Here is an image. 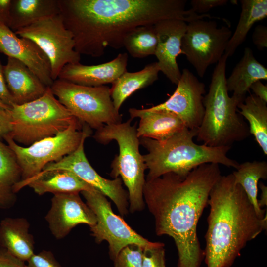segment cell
I'll list each match as a JSON object with an SVG mask.
<instances>
[{
	"label": "cell",
	"instance_id": "cell-1",
	"mask_svg": "<svg viewBox=\"0 0 267 267\" xmlns=\"http://www.w3.org/2000/svg\"><path fill=\"white\" fill-rule=\"evenodd\" d=\"M185 0H58L63 23L80 55H103L107 47H123L126 35L141 25L166 19L190 22L198 14Z\"/></svg>",
	"mask_w": 267,
	"mask_h": 267
},
{
	"label": "cell",
	"instance_id": "cell-2",
	"mask_svg": "<svg viewBox=\"0 0 267 267\" xmlns=\"http://www.w3.org/2000/svg\"><path fill=\"white\" fill-rule=\"evenodd\" d=\"M219 165L202 164L181 177L170 172L146 180L143 198L155 220L157 235L174 239L178 267H199L204 257L197 234L209 194L221 176Z\"/></svg>",
	"mask_w": 267,
	"mask_h": 267
},
{
	"label": "cell",
	"instance_id": "cell-3",
	"mask_svg": "<svg viewBox=\"0 0 267 267\" xmlns=\"http://www.w3.org/2000/svg\"><path fill=\"white\" fill-rule=\"evenodd\" d=\"M204 251L207 267H230L247 243L267 230V215L257 214L232 174L221 176L209 194Z\"/></svg>",
	"mask_w": 267,
	"mask_h": 267
},
{
	"label": "cell",
	"instance_id": "cell-4",
	"mask_svg": "<svg viewBox=\"0 0 267 267\" xmlns=\"http://www.w3.org/2000/svg\"><path fill=\"white\" fill-rule=\"evenodd\" d=\"M197 129L185 127L169 138L158 141L140 138V145L147 150L143 155L148 170L146 180L172 172L184 178L193 169L206 163L222 164L236 169L239 164L229 158L231 147H211L193 141Z\"/></svg>",
	"mask_w": 267,
	"mask_h": 267
},
{
	"label": "cell",
	"instance_id": "cell-5",
	"mask_svg": "<svg viewBox=\"0 0 267 267\" xmlns=\"http://www.w3.org/2000/svg\"><path fill=\"white\" fill-rule=\"evenodd\" d=\"M224 54L213 71L208 93L204 96V115L197 129V140L211 147H231L251 134L249 126L238 113L239 102L229 96L226 86Z\"/></svg>",
	"mask_w": 267,
	"mask_h": 267
},
{
	"label": "cell",
	"instance_id": "cell-6",
	"mask_svg": "<svg viewBox=\"0 0 267 267\" xmlns=\"http://www.w3.org/2000/svg\"><path fill=\"white\" fill-rule=\"evenodd\" d=\"M131 118L125 122L104 125L96 130L93 137L96 141L107 144L117 142L119 154L111 163L110 176L120 177L128 189L129 211L132 213L142 210L144 207L143 188L147 170L143 155L139 151V138L136 125H131Z\"/></svg>",
	"mask_w": 267,
	"mask_h": 267
},
{
	"label": "cell",
	"instance_id": "cell-7",
	"mask_svg": "<svg viewBox=\"0 0 267 267\" xmlns=\"http://www.w3.org/2000/svg\"><path fill=\"white\" fill-rule=\"evenodd\" d=\"M11 130L9 135L26 146L53 136L66 130L76 119L47 87L44 94L10 109Z\"/></svg>",
	"mask_w": 267,
	"mask_h": 267
},
{
	"label": "cell",
	"instance_id": "cell-8",
	"mask_svg": "<svg viewBox=\"0 0 267 267\" xmlns=\"http://www.w3.org/2000/svg\"><path fill=\"white\" fill-rule=\"evenodd\" d=\"M53 94L81 123L96 129L122 122L114 107L110 88L90 87L57 79L50 87Z\"/></svg>",
	"mask_w": 267,
	"mask_h": 267
},
{
	"label": "cell",
	"instance_id": "cell-9",
	"mask_svg": "<svg viewBox=\"0 0 267 267\" xmlns=\"http://www.w3.org/2000/svg\"><path fill=\"white\" fill-rule=\"evenodd\" d=\"M75 120L65 130L28 146L18 144L9 135L4 140L15 153L21 171L20 180L30 178L40 173L48 163L56 162L74 152L79 146L86 125Z\"/></svg>",
	"mask_w": 267,
	"mask_h": 267
},
{
	"label": "cell",
	"instance_id": "cell-10",
	"mask_svg": "<svg viewBox=\"0 0 267 267\" xmlns=\"http://www.w3.org/2000/svg\"><path fill=\"white\" fill-rule=\"evenodd\" d=\"M15 33L34 41L46 54L53 81L66 65L80 62L81 55L75 49L73 35L60 13L41 19Z\"/></svg>",
	"mask_w": 267,
	"mask_h": 267
},
{
	"label": "cell",
	"instance_id": "cell-11",
	"mask_svg": "<svg viewBox=\"0 0 267 267\" xmlns=\"http://www.w3.org/2000/svg\"><path fill=\"white\" fill-rule=\"evenodd\" d=\"M232 34L229 27L218 28L214 21L202 19L188 23L181 48L200 77H204L209 66L221 59Z\"/></svg>",
	"mask_w": 267,
	"mask_h": 267
},
{
	"label": "cell",
	"instance_id": "cell-12",
	"mask_svg": "<svg viewBox=\"0 0 267 267\" xmlns=\"http://www.w3.org/2000/svg\"><path fill=\"white\" fill-rule=\"evenodd\" d=\"M81 193L96 216V224L90 227L91 235L97 243L104 240L108 242L109 256L113 261L121 250L129 245L134 244L145 247L155 243L138 234L116 215L110 203L99 191L95 189Z\"/></svg>",
	"mask_w": 267,
	"mask_h": 267
},
{
	"label": "cell",
	"instance_id": "cell-13",
	"mask_svg": "<svg viewBox=\"0 0 267 267\" xmlns=\"http://www.w3.org/2000/svg\"><path fill=\"white\" fill-rule=\"evenodd\" d=\"M90 128L86 130L78 147L59 161L47 164L42 171L62 169L72 172L86 182L107 196L115 203L122 216L128 213V193L122 186L120 177L108 179L101 177L91 166L84 152L85 139L90 134Z\"/></svg>",
	"mask_w": 267,
	"mask_h": 267
},
{
	"label": "cell",
	"instance_id": "cell-14",
	"mask_svg": "<svg viewBox=\"0 0 267 267\" xmlns=\"http://www.w3.org/2000/svg\"><path fill=\"white\" fill-rule=\"evenodd\" d=\"M173 94L164 102L150 110H166L177 115L189 129H197L204 113L205 84L188 69L184 68Z\"/></svg>",
	"mask_w": 267,
	"mask_h": 267
},
{
	"label": "cell",
	"instance_id": "cell-15",
	"mask_svg": "<svg viewBox=\"0 0 267 267\" xmlns=\"http://www.w3.org/2000/svg\"><path fill=\"white\" fill-rule=\"evenodd\" d=\"M45 218L52 234L58 239L65 237L79 224L90 227L96 222L94 213L82 200L79 193L54 194Z\"/></svg>",
	"mask_w": 267,
	"mask_h": 267
},
{
	"label": "cell",
	"instance_id": "cell-16",
	"mask_svg": "<svg viewBox=\"0 0 267 267\" xmlns=\"http://www.w3.org/2000/svg\"><path fill=\"white\" fill-rule=\"evenodd\" d=\"M0 52L22 62L46 87L52 85L50 62L44 51L32 40L18 36L1 23Z\"/></svg>",
	"mask_w": 267,
	"mask_h": 267
},
{
	"label": "cell",
	"instance_id": "cell-17",
	"mask_svg": "<svg viewBox=\"0 0 267 267\" xmlns=\"http://www.w3.org/2000/svg\"><path fill=\"white\" fill-rule=\"evenodd\" d=\"M187 24L179 19H166L154 24L157 44L155 55L160 71L173 84L177 85L181 75L177 61L181 50L182 39Z\"/></svg>",
	"mask_w": 267,
	"mask_h": 267
},
{
	"label": "cell",
	"instance_id": "cell-18",
	"mask_svg": "<svg viewBox=\"0 0 267 267\" xmlns=\"http://www.w3.org/2000/svg\"><path fill=\"white\" fill-rule=\"evenodd\" d=\"M128 59V54L122 53L112 60L100 64H68L62 68L58 79L90 87L112 84L127 71Z\"/></svg>",
	"mask_w": 267,
	"mask_h": 267
},
{
	"label": "cell",
	"instance_id": "cell-19",
	"mask_svg": "<svg viewBox=\"0 0 267 267\" xmlns=\"http://www.w3.org/2000/svg\"><path fill=\"white\" fill-rule=\"evenodd\" d=\"M26 186L40 195L48 192L54 194L79 193L95 189L72 172L62 169L41 171L30 178L20 180L13 186V191L15 193Z\"/></svg>",
	"mask_w": 267,
	"mask_h": 267
},
{
	"label": "cell",
	"instance_id": "cell-20",
	"mask_svg": "<svg viewBox=\"0 0 267 267\" xmlns=\"http://www.w3.org/2000/svg\"><path fill=\"white\" fill-rule=\"evenodd\" d=\"M7 88L15 104L21 105L35 100L45 92L47 87L24 64L8 57L4 66Z\"/></svg>",
	"mask_w": 267,
	"mask_h": 267
},
{
	"label": "cell",
	"instance_id": "cell-21",
	"mask_svg": "<svg viewBox=\"0 0 267 267\" xmlns=\"http://www.w3.org/2000/svg\"><path fill=\"white\" fill-rule=\"evenodd\" d=\"M129 112L132 119H140L136 129L139 138L145 137L162 141L186 127L177 115L166 110L131 108Z\"/></svg>",
	"mask_w": 267,
	"mask_h": 267
},
{
	"label": "cell",
	"instance_id": "cell-22",
	"mask_svg": "<svg viewBox=\"0 0 267 267\" xmlns=\"http://www.w3.org/2000/svg\"><path fill=\"white\" fill-rule=\"evenodd\" d=\"M29 227L23 218L7 217L0 223V246L24 262L34 254V241L29 232Z\"/></svg>",
	"mask_w": 267,
	"mask_h": 267
},
{
	"label": "cell",
	"instance_id": "cell-23",
	"mask_svg": "<svg viewBox=\"0 0 267 267\" xmlns=\"http://www.w3.org/2000/svg\"><path fill=\"white\" fill-rule=\"evenodd\" d=\"M267 80V69L255 58L251 48L244 49L243 56L226 78L228 91L239 103L246 98L250 87L258 80Z\"/></svg>",
	"mask_w": 267,
	"mask_h": 267
},
{
	"label": "cell",
	"instance_id": "cell-24",
	"mask_svg": "<svg viewBox=\"0 0 267 267\" xmlns=\"http://www.w3.org/2000/svg\"><path fill=\"white\" fill-rule=\"evenodd\" d=\"M60 13L58 0H11L8 27L13 32Z\"/></svg>",
	"mask_w": 267,
	"mask_h": 267
},
{
	"label": "cell",
	"instance_id": "cell-25",
	"mask_svg": "<svg viewBox=\"0 0 267 267\" xmlns=\"http://www.w3.org/2000/svg\"><path fill=\"white\" fill-rule=\"evenodd\" d=\"M159 72L156 62L147 65L138 72L124 73L112 84L110 89L115 109L119 112L122 104L130 95L157 80Z\"/></svg>",
	"mask_w": 267,
	"mask_h": 267
},
{
	"label": "cell",
	"instance_id": "cell-26",
	"mask_svg": "<svg viewBox=\"0 0 267 267\" xmlns=\"http://www.w3.org/2000/svg\"><path fill=\"white\" fill-rule=\"evenodd\" d=\"M240 3L241 11L239 21L224 52L228 57L234 54L255 23L267 16V0H241Z\"/></svg>",
	"mask_w": 267,
	"mask_h": 267
},
{
	"label": "cell",
	"instance_id": "cell-27",
	"mask_svg": "<svg viewBox=\"0 0 267 267\" xmlns=\"http://www.w3.org/2000/svg\"><path fill=\"white\" fill-rule=\"evenodd\" d=\"M267 103L251 94L238 105V113L248 122L250 133L265 155H267Z\"/></svg>",
	"mask_w": 267,
	"mask_h": 267
},
{
	"label": "cell",
	"instance_id": "cell-28",
	"mask_svg": "<svg viewBox=\"0 0 267 267\" xmlns=\"http://www.w3.org/2000/svg\"><path fill=\"white\" fill-rule=\"evenodd\" d=\"M21 178L16 155L0 140V208H8L14 201L13 187Z\"/></svg>",
	"mask_w": 267,
	"mask_h": 267
},
{
	"label": "cell",
	"instance_id": "cell-29",
	"mask_svg": "<svg viewBox=\"0 0 267 267\" xmlns=\"http://www.w3.org/2000/svg\"><path fill=\"white\" fill-rule=\"evenodd\" d=\"M236 170L232 173L234 182L243 188L258 215L264 218L267 212L265 213V210L260 208L258 204V184L260 179L267 178V162L247 161L239 164Z\"/></svg>",
	"mask_w": 267,
	"mask_h": 267
},
{
	"label": "cell",
	"instance_id": "cell-30",
	"mask_svg": "<svg viewBox=\"0 0 267 267\" xmlns=\"http://www.w3.org/2000/svg\"><path fill=\"white\" fill-rule=\"evenodd\" d=\"M157 36L154 25L136 27L125 36L123 46L134 58H142L155 55Z\"/></svg>",
	"mask_w": 267,
	"mask_h": 267
},
{
	"label": "cell",
	"instance_id": "cell-31",
	"mask_svg": "<svg viewBox=\"0 0 267 267\" xmlns=\"http://www.w3.org/2000/svg\"><path fill=\"white\" fill-rule=\"evenodd\" d=\"M143 247L130 244L119 253L114 261V267H142Z\"/></svg>",
	"mask_w": 267,
	"mask_h": 267
},
{
	"label": "cell",
	"instance_id": "cell-32",
	"mask_svg": "<svg viewBox=\"0 0 267 267\" xmlns=\"http://www.w3.org/2000/svg\"><path fill=\"white\" fill-rule=\"evenodd\" d=\"M164 244L160 242L143 247L142 267H165Z\"/></svg>",
	"mask_w": 267,
	"mask_h": 267
},
{
	"label": "cell",
	"instance_id": "cell-33",
	"mask_svg": "<svg viewBox=\"0 0 267 267\" xmlns=\"http://www.w3.org/2000/svg\"><path fill=\"white\" fill-rule=\"evenodd\" d=\"M25 267H62L49 251L34 254L27 261Z\"/></svg>",
	"mask_w": 267,
	"mask_h": 267
},
{
	"label": "cell",
	"instance_id": "cell-34",
	"mask_svg": "<svg viewBox=\"0 0 267 267\" xmlns=\"http://www.w3.org/2000/svg\"><path fill=\"white\" fill-rule=\"evenodd\" d=\"M228 2V0H192L190 9L197 14H205L212 8L224 5Z\"/></svg>",
	"mask_w": 267,
	"mask_h": 267
},
{
	"label": "cell",
	"instance_id": "cell-35",
	"mask_svg": "<svg viewBox=\"0 0 267 267\" xmlns=\"http://www.w3.org/2000/svg\"><path fill=\"white\" fill-rule=\"evenodd\" d=\"M0 267H25V264L0 246Z\"/></svg>",
	"mask_w": 267,
	"mask_h": 267
},
{
	"label": "cell",
	"instance_id": "cell-36",
	"mask_svg": "<svg viewBox=\"0 0 267 267\" xmlns=\"http://www.w3.org/2000/svg\"><path fill=\"white\" fill-rule=\"evenodd\" d=\"M252 41L259 50L267 47V27L259 25L255 27L252 34Z\"/></svg>",
	"mask_w": 267,
	"mask_h": 267
},
{
	"label": "cell",
	"instance_id": "cell-37",
	"mask_svg": "<svg viewBox=\"0 0 267 267\" xmlns=\"http://www.w3.org/2000/svg\"><path fill=\"white\" fill-rule=\"evenodd\" d=\"M0 100L10 108L14 104L7 88L4 74V66L0 62Z\"/></svg>",
	"mask_w": 267,
	"mask_h": 267
},
{
	"label": "cell",
	"instance_id": "cell-38",
	"mask_svg": "<svg viewBox=\"0 0 267 267\" xmlns=\"http://www.w3.org/2000/svg\"><path fill=\"white\" fill-rule=\"evenodd\" d=\"M11 130L10 110H0V140L9 135Z\"/></svg>",
	"mask_w": 267,
	"mask_h": 267
},
{
	"label": "cell",
	"instance_id": "cell-39",
	"mask_svg": "<svg viewBox=\"0 0 267 267\" xmlns=\"http://www.w3.org/2000/svg\"><path fill=\"white\" fill-rule=\"evenodd\" d=\"M253 94L260 99L267 103V86L264 85L261 80L254 82L250 87Z\"/></svg>",
	"mask_w": 267,
	"mask_h": 267
},
{
	"label": "cell",
	"instance_id": "cell-40",
	"mask_svg": "<svg viewBox=\"0 0 267 267\" xmlns=\"http://www.w3.org/2000/svg\"><path fill=\"white\" fill-rule=\"evenodd\" d=\"M11 0H0V23L8 26Z\"/></svg>",
	"mask_w": 267,
	"mask_h": 267
},
{
	"label": "cell",
	"instance_id": "cell-41",
	"mask_svg": "<svg viewBox=\"0 0 267 267\" xmlns=\"http://www.w3.org/2000/svg\"><path fill=\"white\" fill-rule=\"evenodd\" d=\"M259 187L261 190L260 199L258 200V204L261 209L267 205V187L264 183L260 182Z\"/></svg>",
	"mask_w": 267,
	"mask_h": 267
},
{
	"label": "cell",
	"instance_id": "cell-42",
	"mask_svg": "<svg viewBox=\"0 0 267 267\" xmlns=\"http://www.w3.org/2000/svg\"><path fill=\"white\" fill-rule=\"evenodd\" d=\"M10 109V108L8 106L0 100V110H8Z\"/></svg>",
	"mask_w": 267,
	"mask_h": 267
}]
</instances>
